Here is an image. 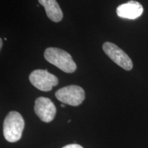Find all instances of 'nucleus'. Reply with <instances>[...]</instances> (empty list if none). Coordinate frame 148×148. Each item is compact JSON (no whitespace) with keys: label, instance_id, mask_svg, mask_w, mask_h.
<instances>
[{"label":"nucleus","instance_id":"obj_2","mask_svg":"<svg viewBox=\"0 0 148 148\" xmlns=\"http://www.w3.org/2000/svg\"><path fill=\"white\" fill-rule=\"evenodd\" d=\"M44 56L47 62L65 73H71L76 70V64L71 56L63 49L57 47H49L45 51Z\"/></svg>","mask_w":148,"mask_h":148},{"label":"nucleus","instance_id":"obj_6","mask_svg":"<svg viewBox=\"0 0 148 148\" xmlns=\"http://www.w3.org/2000/svg\"><path fill=\"white\" fill-rule=\"evenodd\" d=\"M34 112L42 121L49 123L54 119L56 108L50 99L39 97L35 101Z\"/></svg>","mask_w":148,"mask_h":148},{"label":"nucleus","instance_id":"obj_11","mask_svg":"<svg viewBox=\"0 0 148 148\" xmlns=\"http://www.w3.org/2000/svg\"><path fill=\"white\" fill-rule=\"evenodd\" d=\"M64 106H64V104H61V107H63V108H64Z\"/></svg>","mask_w":148,"mask_h":148},{"label":"nucleus","instance_id":"obj_5","mask_svg":"<svg viewBox=\"0 0 148 148\" xmlns=\"http://www.w3.org/2000/svg\"><path fill=\"white\" fill-rule=\"evenodd\" d=\"M103 50L111 60L126 71H130L133 67L132 61L121 48L110 42L103 44Z\"/></svg>","mask_w":148,"mask_h":148},{"label":"nucleus","instance_id":"obj_8","mask_svg":"<svg viewBox=\"0 0 148 148\" xmlns=\"http://www.w3.org/2000/svg\"><path fill=\"white\" fill-rule=\"evenodd\" d=\"M38 2L45 8L46 14L53 22H60L63 18V13L56 0H38Z\"/></svg>","mask_w":148,"mask_h":148},{"label":"nucleus","instance_id":"obj_10","mask_svg":"<svg viewBox=\"0 0 148 148\" xmlns=\"http://www.w3.org/2000/svg\"><path fill=\"white\" fill-rule=\"evenodd\" d=\"M2 45H3V40L2 39H0V49H1V47H2Z\"/></svg>","mask_w":148,"mask_h":148},{"label":"nucleus","instance_id":"obj_4","mask_svg":"<svg viewBox=\"0 0 148 148\" xmlns=\"http://www.w3.org/2000/svg\"><path fill=\"white\" fill-rule=\"evenodd\" d=\"M29 79L34 87L42 91H50L58 84L57 77L49 73L47 70H35L30 73Z\"/></svg>","mask_w":148,"mask_h":148},{"label":"nucleus","instance_id":"obj_3","mask_svg":"<svg viewBox=\"0 0 148 148\" xmlns=\"http://www.w3.org/2000/svg\"><path fill=\"white\" fill-rule=\"evenodd\" d=\"M56 97L62 103L73 106H77L85 99L84 89L77 85H69L61 88L55 93Z\"/></svg>","mask_w":148,"mask_h":148},{"label":"nucleus","instance_id":"obj_7","mask_svg":"<svg viewBox=\"0 0 148 148\" xmlns=\"http://www.w3.org/2000/svg\"><path fill=\"white\" fill-rule=\"evenodd\" d=\"M143 8L139 2L130 1L119 5L116 8V14L119 17L127 19H135L141 16Z\"/></svg>","mask_w":148,"mask_h":148},{"label":"nucleus","instance_id":"obj_9","mask_svg":"<svg viewBox=\"0 0 148 148\" xmlns=\"http://www.w3.org/2000/svg\"><path fill=\"white\" fill-rule=\"evenodd\" d=\"M62 148H83L82 146L78 145V144H69V145L64 146Z\"/></svg>","mask_w":148,"mask_h":148},{"label":"nucleus","instance_id":"obj_1","mask_svg":"<svg viewBox=\"0 0 148 148\" xmlns=\"http://www.w3.org/2000/svg\"><path fill=\"white\" fill-rule=\"evenodd\" d=\"M25 127V121L21 114L11 111L3 121V133L4 138L10 143H15L21 139Z\"/></svg>","mask_w":148,"mask_h":148}]
</instances>
